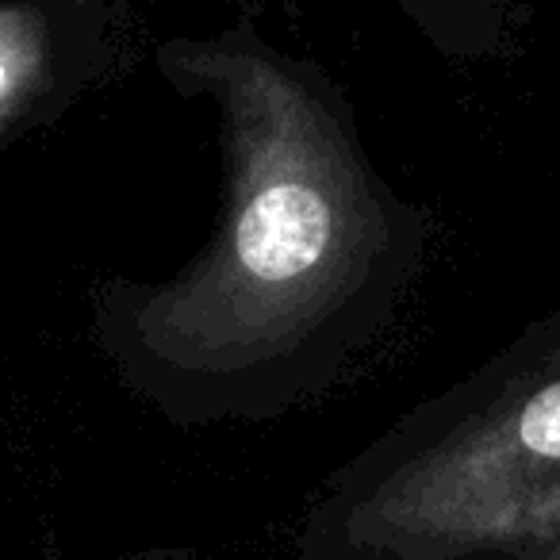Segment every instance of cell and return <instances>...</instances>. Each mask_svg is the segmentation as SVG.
Returning <instances> with one entry per match:
<instances>
[{"instance_id":"2","label":"cell","mask_w":560,"mask_h":560,"mask_svg":"<svg viewBox=\"0 0 560 560\" xmlns=\"http://www.w3.org/2000/svg\"><path fill=\"white\" fill-rule=\"evenodd\" d=\"M560 537V312L323 480L292 560H529Z\"/></svg>"},{"instance_id":"4","label":"cell","mask_w":560,"mask_h":560,"mask_svg":"<svg viewBox=\"0 0 560 560\" xmlns=\"http://www.w3.org/2000/svg\"><path fill=\"white\" fill-rule=\"evenodd\" d=\"M12 93H16V81H12V73L4 70V66H0V116H9Z\"/></svg>"},{"instance_id":"3","label":"cell","mask_w":560,"mask_h":560,"mask_svg":"<svg viewBox=\"0 0 560 560\" xmlns=\"http://www.w3.org/2000/svg\"><path fill=\"white\" fill-rule=\"evenodd\" d=\"M411 20L445 50V55H472V39H468V24H465V0H399ZM503 9V0H495Z\"/></svg>"},{"instance_id":"1","label":"cell","mask_w":560,"mask_h":560,"mask_svg":"<svg viewBox=\"0 0 560 560\" xmlns=\"http://www.w3.org/2000/svg\"><path fill=\"white\" fill-rule=\"evenodd\" d=\"M158 70L219 108L223 211L177 277L104 280L93 342L173 427L272 422L327 396L388 330L434 223L373 170L342 89L249 16L170 39Z\"/></svg>"},{"instance_id":"5","label":"cell","mask_w":560,"mask_h":560,"mask_svg":"<svg viewBox=\"0 0 560 560\" xmlns=\"http://www.w3.org/2000/svg\"><path fill=\"white\" fill-rule=\"evenodd\" d=\"M529 560H560V537L552 545H545V549L537 552V557H529Z\"/></svg>"}]
</instances>
